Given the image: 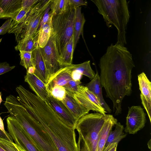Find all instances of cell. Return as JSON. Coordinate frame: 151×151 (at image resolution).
<instances>
[{"instance_id": "6da1fadb", "label": "cell", "mask_w": 151, "mask_h": 151, "mask_svg": "<svg viewBox=\"0 0 151 151\" xmlns=\"http://www.w3.org/2000/svg\"><path fill=\"white\" fill-rule=\"evenodd\" d=\"M99 66L102 87L113 104L115 115L122 112V103L132 93V71L135 66L132 54L124 46L111 44L101 57Z\"/></svg>"}, {"instance_id": "7a4b0ae2", "label": "cell", "mask_w": 151, "mask_h": 151, "mask_svg": "<svg viewBox=\"0 0 151 151\" xmlns=\"http://www.w3.org/2000/svg\"><path fill=\"white\" fill-rule=\"evenodd\" d=\"M29 113L47 133L57 151H78L75 128L68 125L45 101L35 104Z\"/></svg>"}, {"instance_id": "3957f363", "label": "cell", "mask_w": 151, "mask_h": 151, "mask_svg": "<svg viewBox=\"0 0 151 151\" xmlns=\"http://www.w3.org/2000/svg\"><path fill=\"white\" fill-rule=\"evenodd\" d=\"M4 105L10 116L22 127L40 151H57L51 139L40 124L28 112L15 96H7Z\"/></svg>"}, {"instance_id": "277c9868", "label": "cell", "mask_w": 151, "mask_h": 151, "mask_svg": "<svg viewBox=\"0 0 151 151\" xmlns=\"http://www.w3.org/2000/svg\"><path fill=\"white\" fill-rule=\"evenodd\" d=\"M108 27L112 25L118 32L116 44H127L126 33L130 18L128 3L126 0H92Z\"/></svg>"}, {"instance_id": "5b68a950", "label": "cell", "mask_w": 151, "mask_h": 151, "mask_svg": "<svg viewBox=\"0 0 151 151\" xmlns=\"http://www.w3.org/2000/svg\"><path fill=\"white\" fill-rule=\"evenodd\" d=\"M51 0H39L28 13L23 22L10 29L9 33L14 34L17 43L34 37L39 32L41 19Z\"/></svg>"}, {"instance_id": "8992f818", "label": "cell", "mask_w": 151, "mask_h": 151, "mask_svg": "<svg viewBox=\"0 0 151 151\" xmlns=\"http://www.w3.org/2000/svg\"><path fill=\"white\" fill-rule=\"evenodd\" d=\"M74 14L75 9L69 6L65 12L52 16L51 36L56 47L59 60L64 47L73 35Z\"/></svg>"}, {"instance_id": "52a82bcc", "label": "cell", "mask_w": 151, "mask_h": 151, "mask_svg": "<svg viewBox=\"0 0 151 151\" xmlns=\"http://www.w3.org/2000/svg\"><path fill=\"white\" fill-rule=\"evenodd\" d=\"M111 115L97 112L88 113L78 121L75 129L84 140L90 151H97L100 132Z\"/></svg>"}, {"instance_id": "ba28073f", "label": "cell", "mask_w": 151, "mask_h": 151, "mask_svg": "<svg viewBox=\"0 0 151 151\" xmlns=\"http://www.w3.org/2000/svg\"><path fill=\"white\" fill-rule=\"evenodd\" d=\"M6 122L9 133L16 145L26 151H40L15 119L11 116L8 117Z\"/></svg>"}, {"instance_id": "9c48e42d", "label": "cell", "mask_w": 151, "mask_h": 151, "mask_svg": "<svg viewBox=\"0 0 151 151\" xmlns=\"http://www.w3.org/2000/svg\"><path fill=\"white\" fill-rule=\"evenodd\" d=\"M49 80L62 67L59 61L56 47L51 36L46 45L40 48Z\"/></svg>"}, {"instance_id": "30bf717a", "label": "cell", "mask_w": 151, "mask_h": 151, "mask_svg": "<svg viewBox=\"0 0 151 151\" xmlns=\"http://www.w3.org/2000/svg\"><path fill=\"white\" fill-rule=\"evenodd\" d=\"M73 95L75 99L89 111L103 114L107 113L97 97L86 86L79 85L77 92Z\"/></svg>"}, {"instance_id": "8fae6325", "label": "cell", "mask_w": 151, "mask_h": 151, "mask_svg": "<svg viewBox=\"0 0 151 151\" xmlns=\"http://www.w3.org/2000/svg\"><path fill=\"white\" fill-rule=\"evenodd\" d=\"M128 108L125 131L134 134L145 127L146 114L140 106H132Z\"/></svg>"}, {"instance_id": "7c38bea8", "label": "cell", "mask_w": 151, "mask_h": 151, "mask_svg": "<svg viewBox=\"0 0 151 151\" xmlns=\"http://www.w3.org/2000/svg\"><path fill=\"white\" fill-rule=\"evenodd\" d=\"M45 102L68 125L75 128L78 121L62 102L49 93Z\"/></svg>"}, {"instance_id": "4fadbf2b", "label": "cell", "mask_w": 151, "mask_h": 151, "mask_svg": "<svg viewBox=\"0 0 151 151\" xmlns=\"http://www.w3.org/2000/svg\"><path fill=\"white\" fill-rule=\"evenodd\" d=\"M138 80L142 104L151 122V82L144 72L138 75Z\"/></svg>"}, {"instance_id": "5bb4252c", "label": "cell", "mask_w": 151, "mask_h": 151, "mask_svg": "<svg viewBox=\"0 0 151 151\" xmlns=\"http://www.w3.org/2000/svg\"><path fill=\"white\" fill-rule=\"evenodd\" d=\"M71 64L62 67L50 78L46 84L48 93L55 86H63L70 80H72Z\"/></svg>"}, {"instance_id": "9a60e30c", "label": "cell", "mask_w": 151, "mask_h": 151, "mask_svg": "<svg viewBox=\"0 0 151 151\" xmlns=\"http://www.w3.org/2000/svg\"><path fill=\"white\" fill-rule=\"evenodd\" d=\"M22 0H0V19H13L21 10Z\"/></svg>"}, {"instance_id": "2e32d148", "label": "cell", "mask_w": 151, "mask_h": 151, "mask_svg": "<svg viewBox=\"0 0 151 151\" xmlns=\"http://www.w3.org/2000/svg\"><path fill=\"white\" fill-rule=\"evenodd\" d=\"M61 101L78 121L89 111L75 99L73 94L67 91L65 96Z\"/></svg>"}, {"instance_id": "e0dca14e", "label": "cell", "mask_w": 151, "mask_h": 151, "mask_svg": "<svg viewBox=\"0 0 151 151\" xmlns=\"http://www.w3.org/2000/svg\"><path fill=\"white\" fill-rule=\"evenodd\" d=\"M32 55L35 69L34 74L46 85L48 81V76L40 48H36L32 51Z\"/></svg>"}, {"instance_id": "ac0fdd59", "label": "cell", "mask_w": 151, "mask_h": 151, "mask_svg": "<svg viewBox=\"0 0 151 151\" xmlns=\"http://www.w3.org/2000/svg\"><path fill=\"white\" fill-rule=\"evenodd\" d=\"M24 81L28 83L36 95L45 101L48 95L46 85L34 73H27Z\"/></svg>"}, {"instance_id": "d6986e66", "label": "cell", "mask_w": 151, "mask_h": 151, "mask_svg": "<svg viewBox=\"0 0 151 151\" xmlns=\"http://www.w3.org/2000/svg\"><path fill=\"white\" fill-rule=\"evenodd\" d=\"M86 86L96 96L102 106L107 112L111 113V109L105 101L103 96L102 87L100 76L97 70H96V75L94 78L87 84Z\"/></svg>"}, {"instance_id": "ffe728a7", "label": "cell", "mask_w": 151, "mask_h": 151, "mask_svg": "<svg viewBox=\"0 0 151 151\" xmlns=\"http://www.w3.org/2000/svg\"><path fill=\"white\" fill-rule=\"evenodd\" d=\"M86 21L84 15L81 12V8L75 9L73 28L74 49V50L80 35L83 33L84 25Z\"/></svg>"}, {"instance_id": "44dd1931", "label": "cell", "mask_w": 151, "mask_h": 151, "mask_svg": "<svg viewBox=\"0 0 151 151\" xmlns=\"http://www.w3.org/2000/svg\"><path fill=\"white\" fill-rule=\"evenodd\" d=\"M117 122L116 119L111 115L100 132L97 143V151H102L110 131L111 130L112 127Z\"/></svg>"}, {"instance_id": "7402d4cb", "label": "cell", "mask_w": 151, "mask_h": 151, "mask_svg": "<svg viewBox=\"0 0 151 151\" xmlns=\"http://www.w3.org/2000/svg\"><path fill=\"white\" fill-rule=\"evenodd\" d=\"M74 51V37L73 35L66 43L59 59V62L62 68L72 64Z\"/></svg>"}, {"instance_id": "603a6c76", "label": "cell", "mask_w": 151, "mask_h": 151, "mask_svg": "<svg viewBox=\"0 0 151 151\" xmlns=\"http://www.w3.org/2000/svg\"><path fill=\"white\" fill-rule=\"evenodd\" d=\"M51 17L47 22L39 29L37 39V45L39 47L42 48L44 47L51 37Z\"/></svg>"}, {"instance_id": "cb8c5ba5", "label": "cell", "mask_w": 151, "mask_h": 151, "mask_svg": "<svg viewBox=\"0 0 151 151\" xmlns=\"http://www.w3.org/2000/svg\"><path fill=\"white\" fill-rule=\"evenodd\" d=\"M115 125L114 130L110 131L104 147L114 143L118 144L122 139L126 137V134L123 132V126L119 122H117Z\"/></svg>"}, {"instance_id": "d4e9b609", "label": "cell", "mask_w": 151, "mask_h": 151, "mask_svg": "<svg viewBox=\"0 0 151 151\" xmlns=\"http://www.w3.org/2000/svg\"><path fill=\"white\" fill-rule=\"evenodd\" d=\"M69 7V0H51V14L53 16L62 13L66 11Z\"/></svg>"}, {"instance_id": "484cf974", "label": "cell", "mask_w": 151, "mask_h": 151, "mask_svg": "<svg viewBox=\"0 0 151 151\" xmlns=\"http://www.w3.org/2000/svg\"><path fill=\"white\" fill-rule=\"evenodd\" d=\"M39 33V32H38ZM38 33L34 37L24 41L17 43L14 48L17 51L32 52L38 47L37 39Z\"/></svg>"}, {"instance_id": "4316f807", "label": "cell", "mask_w": 151, "mask_h": 151, "mask_svg": "<svg viewBox=\"0 0 151 151\" xmlns=\"http://www.w3.org/2000/svg\"><path fill=\"white\" fill-rule=\"evenodd\" d=\"M73 70L79 71L82 75L88 77L91 80L94 77L96 73L91 68L90 60L85 61L78 64H71Z\"/></svg>"}, {"instance_id": "83f0119b", "label": "cell", "mask_w": 151, "mask_h": 151, "mask_svg": "<svg viewBox=\"0 0 151 151\" xmlns=\"http://www.w3.org/2000/svg\"><path fill=\"white\" fill-rule=\"evenodd\" d=\"M19 51L20 52L19 55L20 58V64L24 67L27 70L31 67H34L32 51L28 52L23 51Z\"/></svg>"}, {"instance_id": "f1b7e54d", "label": "cell", "mask_w": 151, "mask_h": 151, "mask_svg": "<svg viewBox=\"0 0 151 151\" xmlns=\"http://www.w3.org/2000/svg\"><path fill=\"white\" fill-rule=\"evenodd\" d=\"M32 7L28 9L22 8L21 10L13 19L9 29L14 28L19 24L22 23L26 17L28 13Z\"/></svg>"}, {"instance_id": "f546056e", "label": "cell", "mask_w": 151, "mask_h": 151, "mask_svg": "<svg viewBox=\"0 0 151 151\" xmlns=\"http://www.w3.org/2000/svg\"><path fill=\"white\" fill-rule=\"evenodd\" d=\"M0 145L6 151H26L13 142L0 138Z\"/></svg>"}, {"instance_id": "4dcf8cb0", "label": "cell", "mask_w": 151, "mask_h": 151, "mask_svg": "<svg viewBox=\"0 0 151 151\" xmlns=\"http://www.w3.org/2000/svg\"><path fill=\"white\" fill-rule=\"evenodd\" d=\"M49 93L55 98L62 101L65 96L66 90L63 86H56L51 89Z\"/></svg>"}, {"instance_id": "1f68e13d", "label": "cell", "mask_w": 151, "mask_h": 151, "mask_svg": "<svg viewBox=\"0 0 151 151\" xmlns=\"http://www.w3.org/2000/svg\"><path fill=\"white\" fill-rule=\"evenodd\" d=\"M81 83V81H75L71 80L63 87L66 91L74 94L77 92L78 86Z\"/></svg>"}, {"instance_id": "d6a6232c", "label": "cell", "mask_w": 151, "mask_h": 151, "mask_svg": "<svg viewBox=\"0 0 151 151\" xmlns=\"http://www.w3.org/2000/svg\"><path fill=\"white\" fill-rule=\"evenodd\" d=\"M50 4L48 6L45 10L40 22L39 29L44 24L47 22L52 17V15L50 11Z\"/></svg>"}, {"instance_id": "836d02e7", "label": "cell", "mask_w": 151, "mask_h": 151, "mask_svg": "<svg viewBox=\"0 0 151 151\" xmlns=\"http://www.w3.org/2000/svg\"><path fill=\"white\" fill-rule=\"evenodd\" d=\"M12 20V19H8L0 27V35H3L8 33Z\"/></svg>"}, {"instance_id": "e575fe53", "label": "cell", "mask_w": 151, "mask_h": 151, "mask_svg": "<svg viewBox=\"0 0 151 151\" xmlns=\"http://www.w3.org/2000/svg\"><path fill=\"white\" fill-rule=\"evenodd\" d=\"M15 66H10L6 62L0 63V75L11 70L15 67Z\"/></svg>"}, {"instance_id": "d590c367", "label": "cell", "mask_w": 151, "mask_h": 151, "mask_svg": "<svg viewBox=\"0 0 151 151\" xmlns=\"http://www.w3.org/2000/svg\"><path fill=\"white\" fill-rule=\"evenodd\" d=\"M69 3L70 6L74 9L87 4V1L83 0H69Z\"/></svg>"}, {"instance_id": "8d00e7d4", "label": "cell", "mask_w": 151, "mask_h": 151, "mask_svg": "<svg viewBox=\"0 0 151 151\" xmlns=\"http://www.w3.org/2000/svg\"><path fill=\"white\" fill-rule=\"evenodd\" d=\"M77 143L78 151H90L84 140L80 134Z\"/></svg>"}, {"instance_id": "74e56055", "label": "cell", "mask_w": 151, "mask_h": 151, "mask_svg": "<svg viewBox=\"0 0 151 151\" xmlns=\"http://www.w3.org/2000/svg\"><path fill=\"white\" fill-rule=\"evenodd\" d=\"M39 0H22V8H30L37 4Z\"/></svg>"}, {"instance_id": "f35d334b", "label": "cell", "mask_w": 151, "mask_h": 151, "mask_svg": "<svg viewBox=\"0 0 151 151\" xmlns=\"http://www.w3.org/2000/svg\"><path fill=\"white\" fill-rule=\"evenodd\" d=\"M72 69L71 77L72 80L75 81H80L83 75L78 70L73 69L72 67Z\"/></svg>"}, {"instance_id": "ab89813d", "label": "cell", "mask_w": 151, "mask_h": 151, "mask_svg": "<svg viewBox=\"0 0 151 151\" xmlns=\"http://www.w3.org/2000/svg\"><path fill=\"white\" fill-rule=\"evenodd\" d=\"M118 143H114L104 147L102 151H116Z\"/></svg>"}, {"instance_id": "60d3db41", "label": "cell", "mask_w": 151, "mask_h": 151, "mask_svg": "<svg viewBox=\"0 0 151 151\" xmlns=\"http://www.w3.org/2000/svg\"><path fill=\"white\" fill-rule=\"evenodd\" d=\"M0 138L13 141V139L9 133H5L0 129Z\"/></svg>"}, {"instance_id": "b9f144b4", "label": "cell", "mask_w": 151, "mask_h": 151, "mask_svg": "<svg viewBox=\"0 0 151 151\" xmlns=\"http://www.w3.org/2000/svg\"><path fill=\"white\" fill-rule=\"evenodd\" d=\"M0 129L3 131L4 132L7 133H8L5 130L4 124L3 121L0 116Z\"/></svg>"}, {"instance_id": "7bdbcfd3", "label": "cell", "mask_w": 151, "mask_h": 151, "mask_svg": "<svg viewBox=\"0 0 151 151\" xmlns=\"http://www.w3.org/2000/svg\"><path fill=\"white\" fill-rule=\"evenodd\" d=\"M147 145L149 148L151 150V139H150V140L148 141L147 143Z\"/></svg>"}, {"instance_id": "ee69618b", "label": "cell", "mask_w": 151, "mask_h": 151, "mask_svg": "<svg viewBox=\"0 0 151 151\" xmlns=\"http://www.w3.org/2000/svg\"><path fill=\"white\" fill-rule=\"evenodd\" d=\"M2 94L1 93V92H0V104H1V103L3 101L2 99L1 98Z\"/></svg>"}, {"instance_id": "f6af8a7d", "label": "cell", "mask_w": 151, "mask_h": 151, "mask_svg": "<svg viewBox=\"0 0 151 151\" xmlns=\"http://www.w3.org/2000/svg\"><path fill=\"white\" fill-rule=\"evenodd\" d=\"M0 151H6L0 145Z\"/></svg>"}, {"instance_id": "bcb514c9", "label": "cell", "mask_w": 151, "mask_h": 151, "mask_svg": "<svg viewBox=\"0 0 151 151\" xmlns=\"http://www.w3.org/2000/svg\"><path fill=\"white\" fill-rule=\"evenodd\" d=\"M2 39V38H1V39H0V43L1 42V41Z\"/></svg>"}]
</instances>
